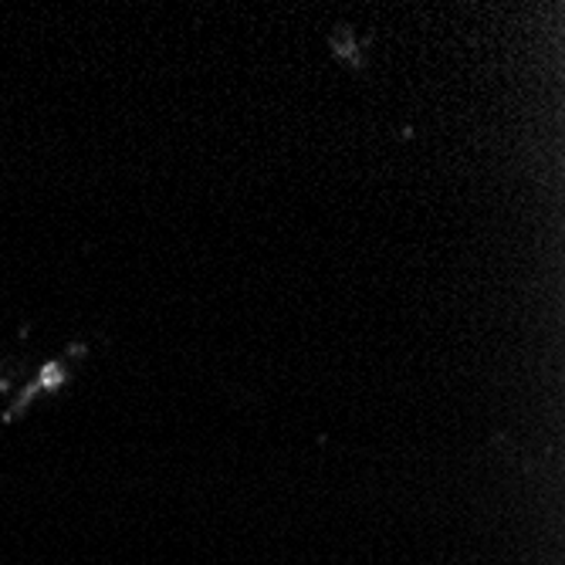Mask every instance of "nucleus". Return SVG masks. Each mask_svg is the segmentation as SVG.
Returning <instances> with one entry per match:
<instances>
[{
    "label": "nucleus",
    "instance_id": "obj_1",
    "mask_svg": "<svg viewBox=\"0 0 565 565\" xmlns=\"http://www.w3.org/2000/svg\"><path fill=\"white\" fill-rule=\"evenodd\" d=\"M332 51H335V58H342L349 65H359V44H355L352 28H335L332 31Z\"/></svg>",
    "mask_w": 565,
    "mask_h": 565
}]
</instances>
